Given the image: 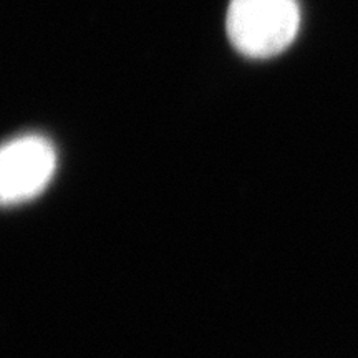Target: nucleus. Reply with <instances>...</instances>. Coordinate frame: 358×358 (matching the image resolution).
<instances>
[{"label": "nucleus", "mask_w": 358, "mask_h": 358, "mask_svg": "<svg viewBox=\"0 0 358 358\" xmlns=\"http://www.w3.org/2000/svg\"><path fill=\"white\" fill-rule=\"evenodd\" d=\"M57 151L40 134H22L0 145V206H15L37 198L50 185Z\"/></svg>", "instance_id": "nucleus-2"}, {"label": "nucleus", "mask_w": 358, "mask_h": 358, "mask_svg": "<svg viewBox=\"0 0 358 358\" xmlns=\"http://www.w3.org/2000/svg\"><path fill=\"white\" fill-rule=\"evenodd\" d=\"M226 29L237 52L250 58L279 55L301 29L297 0H231Z\"/></svg>", "instance_id": "nucleus-1"}]
</instances>
